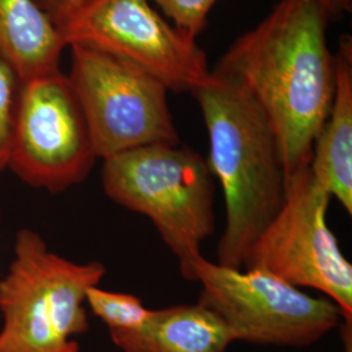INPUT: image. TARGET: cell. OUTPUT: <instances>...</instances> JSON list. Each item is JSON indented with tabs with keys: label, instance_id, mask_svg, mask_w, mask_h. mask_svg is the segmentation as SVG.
Returning <instances> with one entry per match:
<instances>
[{
	"label": "cell",
	"instance_id": "cell-1",
	"mask_svg": "<svg viewBox=\"0 0 352 352\" xmlns=\"http://www.w3.org/2000/svg\"><path fill=\"white\" fill-rule=\"evenodd\" d=\"M327 20L316 0H280L214 69L245 89L264 111L287 182L309 167L333 107L336 56L327 45Z\"/></svg>",
	"mask_w": 352,
	"mask_h": 352
},
{
	"label": "cell",
	"instance_id": "cell-2",
	"mask_svg": "<svg viewBox=\"0 0 352 352\" xmlns=\"http://www.w3.org/2000/svg\"><path fill=\"white\" fill-rule=\"evenodd\" d=\"M190 94L209 136L206 162L226 204L217 264L243 269L253 244L286 200L287 179L277 138L256 100L225 76L212 71Z\"/></svg>",
	"mask_w": 352,
	"mask_h": 352
},
{
	"label": "cell",
	"instance_id": "cell-3",
	"mask_svg": "<svg viewBox=\"0 0 352 352\" xmlns=\"http://www.w3.org/2000/svg\"><path fill=\"white\" fill-rule=\"evenodd\" d=\"M104 276L100 261H71L37 231L20 228L0 279V352H80L75 338L88 331L87 292Z\"/></svg>",
	"mask_w": 352,
	"mask_h": 352
},
{
	"label": "cell",
	"instance_id": "cell-4",
	"mask_svg": "<svg viewBox=\"0 0 352 352\" xmlns=\"http://www.w3.org/2000/svg\"><path fill=\"white\" fill-rule=\"evenodd\" d=\"M102 186L113 202L151 219L188 280L192 261L215 231L206 160L180 144L145 145L103 160Z\"/></svg>",
	"mask_w": 352,
	"mask_h": 352
},
{
	"label": "cell",
	"instance_id": "cell-5",
	"mask_svg": "<svg viewBox=\"0 0 352 352\" xmlns=\"http://www.w3.org/2000/svg\"><path fill=\"white\" fill-rule=\"evenodd\" d=\"M188 280L201 283L199 304L225 322L234 342L302 349L344 322L336 302L260 269H232L200 254Z\"/></svg>",
	"mask_w": 352,
	"mask_h": 352
},
{
	"label": "cell",
	"instance_id": "cell-6",
	"mask_svg": "<svg viewBox=\"0 0 352 352\" xmlns=\"http://www.w3.org/2000/svg\"><path fill=\"white\" fill-rule=\"evenodd\" d=\"M68 80L97 158L151 144H180L164 84L133 64L74 45Z\"/></svg>",
	"mask_w": 352,
	"mask_h": 352
},
{
	"label": "cell",
	"instance_id": "cell-7",
	"mask_svg": "<svg viewBox=\"0 0 352 352\" xmlns=\"http://www.w3.org/2000/svg\"><path fill=\"white\" fill-rule=\"evenodd\" d=\"M331 196L307 167L289 177L286 200L256 240L243 269H260L295 287L325 294L352 324V265L327 226Z\"/></svg>",
	"mask_w": 352,
	"mask_h": 352
},
{
	"label": "cell",
	"instance_id": "cell-8",
	"mask_svg": "<svg viewBox=\"0 0 352 352\" xmlns=\"http://www.w3.org/2000/svg\"><path fill=\"white\" fill-rule=\"evenodd\" d=\"M88 123L63 72L21 81L7 168L28 186L59 193L97 161Z\"/></svg>",
	"mask_w": 352,
	"mask_h": 352
},
{
	"label": "cell",
	"instance_id": "cell-9",
	"mask_svg": "<svg viewBox=\"0 0 352 352\" xmlns=\"http://www.w3.org/2000/svg\"><path fill=\"white\" fill-rule=\"evenodd\" d=\"M67 46H87L133 64L175 93H190L210 69L196 39L176 29L151 0H91L56 26Z\"/></svg>",
	"mask_w": 352,
	"mask_h": 352
},
{
	"label": "cell",
	"instance_id": "cell-10",
	"mask_svg": "<svg viewBox=\"0 0 352 352\" xmlns=\"http://www.w3.org/2000/svg\"><path fill=\"white\" fill-rule=\"evenodd\" d=\"M336 56V94L330 115L314 145L309 168L352 214V41L340 38Z\"/></svg>",
	"mask_w": 352,
	"mask_h": 352
},
{
	"label": "cell",
	"instance_id": "cell-11",
	"mask_svg": "<svg viewBox=\"0 0 352 352\" xmlns=\"http://www.w3.org/2000/svg\"><path fill=\"white\" fill-rule=\"evenodd\" d=\"M110 338L122 352H227L234 343L225 322L199 302L151 309L142 327Z\"/></svg>",
	"mask_w": 352,
	"mask_h": 352
},
{
	"label": "cell",
	"instance_id": "cell-12",
	"mask_svg": "<svg viewBox=\"0 0 352 352\" xmlns=\"http://www.w3.org/2000/svg\"><path fill=\"white\" fill-rule=\"evenodd\" d=\"M65 45L34 0H0V58L21 81L59 71Z\"/></svg>",
	"mask_w": 352,
	"mask_h": 352
},
{
	"label": "cell",
	"instance_id": "cell-13",
	"mask_svg": "<svg viewBox=\"0 0 352 352\" xmlns=\"http://www.w3.org/2000/svg\"><path fill=\"white\" fill-rule=\"evenodd\" d=\"M87 305L109 329V334L128 333L142 327L151 309L144 307L138 296L124 292L90 287L87 292Z\"/></svg>",
	"mask_w": 352,
	"mask_h": 352
},
{
	"label": "cell",
	"instance_id": "cell-14",
	"mask_svg": "<svg viewBox=\"0 0 352 352\" xmlns=\"http://www.w3.org/2000/svg\"><path fill=\"white\" fill-rule=\"evenodd\" d=\"M21 80L10 64L0 58V171L7 168L13 122Z\"/></svg>",
	"mask_w": 352,
	"mask_h": 352
},
{
	"label": "cell",
	"instance_id": "cell-15",
	"mask_svg": "<svg viewBox=\"0 0 352 352\" xmlns=\"http://www.w3.org/2000/svg\"><path fill=\"white\" fill-rule=\"evenodd\" d=\"M170 23L187 34L196 39L200 36L206 23L208 14L213 8L217 0H151Z\"/></svg>",
	"mask_w": 352,
	"mask_h": 352
},
{
	"label": "cell",
	"instance_id": "cell-16",
	"mask_svg": "<svg viewBox=\"0 0 352 352\" xmlns=\"http://www.w3.org/2000/svg\"><path fill=\"white\" fill-rule=\"evenodd\" d=\"M52 23L58 26L72 13L87 6L91 0H34Z\"/></svg>",
	"mask_w": 352,
	"mask_h": 352
},
{
	"label": "cell",
	"instance_id": "cell-17",
	"mask_svg": "<svg viewBox=\"0 0 352 352\" xmlns=\"http://www.w3.org/2000/svg\"><path fill=\"white\" fill-rule=\"evenodd\" d=\"M327 13V17H336L351 10L352 0H316Z\"/></svg>",
	"mask_w": 352,
	"mask_h": 352
},
{
	"label": "cell",
	"instance_id": "cell-18",
	"mask_svg": "<svg viewBox=\"0 0 352 352\" xmlns=\"http://www.w3.org/2000/svg\"><path fill=\"white\" fill-rule=\"evenodd\" d=\"M343 340L346 346V352H352L351 325L343 322Z\"/></svg>",
	"mask_w": 352,
	"mask_h": 352
},
{
	"label": "cell",
	"instance_id": "cell-19",
	"mask_svg": "<svg viewBox=\"0 0 352 352\" xmlns=\"http://www.w3.org/2000/svg\"><path fill=\"white\" fill-rule=\"evenodd\" d=\"M0 213H1V206H0Z\"/></svg>",
	"mask_w": 352,
	"mask_h": 352
}]
</instances>
